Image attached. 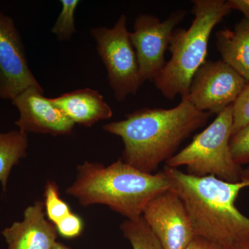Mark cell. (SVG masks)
Wrapping results in <instances>:
<instances>
[{
	"label": "cell",
	"instance_id": "1",
	"mask_svg": "<svg viewBox=\"0 0 249 249\" xmlns=\"http://www.w3.org/2000/svg\"><path fill=\"white\" fill-rule=\"evenodd\" d=\"M211 116L198 110L187 96L181 97L176 107L141 108L123 120L105 124L103 129L122 139L124 162L152 173L173 157L193 132L204 127Z\"/></svg>",
	"mask_w": 249,
	"mask_h": 249
},
{
	"label": "cell",
	"instance_id": "2",
	"mask_svg": "<svg viewBox=\"0 0 249 249\" xmlns=\"http://www.w3.org/2000/svg\"><path fill=\"white\" fill-rule=\"evenodd\" d=\"M186 206L196 235L225 249L249 245V218L240 212L235 200L249 183H230L213 176L196 177L165 165L163 170Z\"/></svg>",
	"mask_w": 249,
	"mask_h": 249
},
{
	"label": "cell",
	"instance_id": "3",
	"mask_svg": "<svg viewBox=\"0 0 249 249\" xmlns=\"http://www.w3.org/2000/svg\"><path fill=\"white\" fill-rule=\"evenodd\" d=\"M170 187L163 171L145 173L119 160L107 166L89 161L78 165L76 180L65 192L82 206L106 205L127 219H136Z\"/></svg>",
	"mask_w": 249,
	"mask_h": 249
},
{
	"label": "cell",
	"instance_id": "4",
	"mask_svg": "<svg viewBox=\"0 0 249 249\" xmlns=\"http://www.w3.org/2000/svg\"><path fill=\"white\" fill-rule=\"evenodd\" d=\"M192 2L195 18L191 27L173 31L168 48L171 57L154 80L157 89L170 100L188 96L193 76L206 61L213 30L231 11L224 0Z\"/></svg>",
	"mask_w": 249,
	"mask_h": 249
},
{
	"label": "cell",
	"instance_id": "5",
	"mask_svg": "<svg viewBox=\"0 0 249 249\" xmlns=\"http://www.w3.org/2000/svg\"><path fill=\"white\" fill-rule=\"evenodd\" d=\"M232 105L219 113L204 130L196 134L165 165L173 168L183 165L188 173L194 176H213L227 182H240L242 170L232 158L230 147Z\"/></svg>",
	"mask_w": 249,
	"mask_h": 249
},
{
	"label": "cell",
	"instance_id": "6",
	"mask_svg": "<svg viewBox=\"0 0 249 249\" xmlns=\"http://www.w3.org/2000/svg\"><path fill=\"white\" fill-rule=\"evenodd\" d=\"M127 22V17L122 14L112 28L91 29L97 53L107 70L109 86L119 102L136 94L144 83Z\"/></svg>",
	"mask_w": 249,
	"mask_h": 249
},
{
	"label": "cell",
	"instance_id": "7",
	"mask_svg": "<svg viewBox=\"0 0 249 249\" xmlns=\"http://www.w3.org/2000/svg\"><path fill=\"white\" fill-rule=\"evenodd\" d=\"M186 14V10H176L163 21L150 14H140L136 18L130 37L144 83L154 82L163 70L172 34Z\"/></svg>",
	"mask_w": 249,
	"mask_h": 249
},
{
	"label": "cell",
	"instance_id": "8",
	"mask_svg": "<svg viewBox=\"0 0 249 249\" xmlns=\"http://www.w3.org/2000/svg\"><path fill=\"white\" fill-rule=\"evenodd\" d=\"M247 83L222 60H206L193 76L188 96L198 110L218 115L235 102Z\"/></svg>",
	"mask_w": 249,
	"mask_h": 249
},
{
	"label": "cell",
	"instance_id": "9",
	"mask_svg": "<svg viewBox=\"0 0 249 249\" xmlns=\"http://www.w3.org/2000/svg\"><path fill=\"white\" fill-rule=\"evenodd\" d=\"M42 87L33 74L14 19L0 11V99H14L29 88Z\"/></svg>",
	"mask_w": 249,
	"mask_h": 249
},
{
	"label": "cell",
	"instance_id": "10",
	"mask_svg": "<svg viewBox=\"0 0 249 249\" xmlns=\"http://www.w3.org/2000/svg\"><path fill=\"white\" fill-rule=\"evenodd\" d=\"M142 217L162 249H186L196 236L186 206L171 190L152 199Z\"/></svg>",
	"mask_w": 249,
	"mask_h": 249
},
{
	"label": "cell",
	"instance_id": "11",
	"mask_svg": "<svg viewBox=\"0 0 249 249\" xmlns=\"http://www.w3.org/2000/svg\"><path fill=\"white\" fill-rule=\"evenodd\" d=\"M44 92L42 88H29L12 100L19 113L15 123L19 130L55 137L71 134L75 124Z\"/></svg>",
	"mask_w": 249,
	"mask_h": 249
},
{
	"label": "cell",
	"instance_id": "12",
	"mask_svg": "<svg viewBox=\"0 0 249 249\" xmlns=\"http://www.w3.org/2000/svg\"><path fill=\"white\" fill-rule=\"evenodd\" d=\"M44 210V203L36 201L26 209L22 222H14L1 232L7 249H53L58 233Z\"/></svg>",
	"mask_w": 249,
	"mask_h": 249
},
{
	"label": "cell",
	"instance_id": "13",
	"mask_svg": "<svg viewBox=\"0 0 249 249\" xmlns=\"http://www.w3.org/2000/svg\"><path fill=\"white\" fill-rule=\"evenodd\" d=\"M52 100L74 124L91 127L112 117V109L97 90L77 89Z\"/></svg>",
	"mask_w": 249,
	"mask_h": 249
},
{
	"label": "cell",
	"instance_id": "14",
	"mask_svg": "<svg viewBox=\"0 0 249 249\" xmlns=\"http://www.w3.org/2000/svg\"><path fill=\"white\" fill-rule=\"evenodd\" d=\"M216 47L222 60L249 82V22L245 18L233 29L218 31Z\"/></svg>",
	"mask_w": 249,
	"mask_h": 249
},
{
	"label": "cell",
	"instance_id": "15",
	"mask_svg": "<svg viewBox=\"0 0 249 249\" xmlns=\"http://www.w3.org/2000/svg\"><path fill=\"white\" fill-rule=\"evenodd\" d=\"M27 134L19 130L0 133V181L6 192L8 178L14 165L27 156Z\"/></svg>",
	"mask_w": 249,
	"mask_h": 249
},
{
	"label": "cell",
	"instance_id": "16",
	"mask_svg": "<svg viewBox=\"0 0 249 249\" xmlns=\"http://www.w3.org/2000/svg\"><path fill=\"white\" fill-rule=\"evenodd\" d=\"M121 229L133 249H162L160 242L142 217L127 219L121 224Z\"/></svg>",
	"mask_w": 249,
	"mask_h": 249
},
{
	"label": "cell",
	"instance_id": "17",
	"mask_svg": "<svg viewBox=\"0 0 249 249\" xmlns=\"http://www.w3.org/2000/svg\"><path fill=\"white\" fill-rule=\"evenodd\" d=\"M80 1L78 0H62L61 11L51 32L56 36L60 42L71 40L76 33L75 27V13Z\"/></svg>",
	"mask_w": 249,
	"mask_h": 249
},
{
	"label": "cell",
	"instance_id": "18",
	"mask_svg": "<svg viewBox=\"0 0 249 249\" xmlns=\"http://www.w3.org/2000/svg\"><path fill=\"white\" fill-rule=\"evenodd\" d=\"M44 196L46 217L54 225L72 212L66 201L60 197L58 186L55 181H47Z\"/></svg>",
	"mask_w": 249,
	"mask_h": 249
},
{
	"label": "cell",
	"instance_id": "19",
	"mask_svg": "<svg viewBox=\"0 0 249 249\" xmlns=\"http://www.w3.org/2000/svg\"><path fill=\"white\" fill-rule=\"evenodd\" d=\"M249 124V82L232 105V136ZM231 136V137H232Z\"/></svg>",
	"mask_w": 249,
	"mask_h": 249
},
{
	"label": "cell",
	"instance_id": "20",
	"mask_svg": "<svg viewBox=\"0 0 249 249\" xmlns=\"http://www.w3.org/2000/svg\"><path fill=\"white\" fill-rule=\"evenodd\" d=\"M230 147L232 158L237 165L249 163V124L232 136Z\"/></svg>",
	"mask_w": 249,
	"mask_h": 249
},
{
	"label": "cell",
	"instance_id": "21",
	"mask_svg": "<svg viewBox=\"0 0 249 249\" xmlns=\"http://www.w3.org/2000/svg\"><path fill=\"white\" fill-rule=\"evenodd\" d=\"M55 226L58 235L66 239L76 238L81 235L84 229L83 219L72 212L62 218Z\"/></svg>",
	"mask_w": 249,
	"mask_h": 249
},
{
	"label": "cell",
	"instance_id": "22",
	"mask_svg": "<svg viewBox=\"0 0 249 249\" xmlns=\"http://www.w3.org/2000/svg\"><path fill=\"white\" fill-rule=\"evenodd\" d=\"M186 249H225L200 236H195Z\"/></svg>",
	"mask_w": 249,
	"mask_h": 249
},
{
	"label": "cell",
	"instance_id": "23",
	"mask_svg": "<svg viewBox=\"0 0 249 249\" xmlns=\"http://www.w3.org/2000/svg\"><path fill=\"white\" fill-rule=\"evenodd\" d=\"M227 3L231 10L240 11L249 22V0H229Z\"/></svg>",
	"mask_w": 249,
	"mask_h": 249
},
{
	"label": "cell",
	"instance_id": "24",
	"mask_svg": "<svg viewBox=\"0 0 249 249\" xmlns=\"http://www.w3.org/2000/svg\"><path fill=\"white\" fill-rule=\"evenodd\" d=\"M241 181L249 183V168L242 170L240 176Z\"/></svg>",
	"mask_w": 249,
	"mask_h": 249
},
{
	"label": "cell",
	"instance_id": "25",
	"mask_svg": "<svg viewBox=\"0 0 249 249\" xmlns=\"http://www.w3.org/2000/svg\"><path fill=\"white\" fill-rule=\"evenodd\" d=\"M53 249H70V247H67V246H65L63 245V244L60 243V242H56L55 245L54 246Z\"/></svg>",
	"mask_w": 249,
	"mask_h": 249
},
{
	"label": "cell",
	"instance_id": "26",
	"mask_svg": "<svg viewBox=\"0 0 249 249\" xmlns=\"http://www.w3.org/2000/svg\"><path fill=\"white\" fill-rule=\"evenodd\" d=\"M236 249H249V245L245 246V247H240V248Z\"/></svg>",
	"mask_w": 249,
	"mask_h": 249
}]
</instances>
